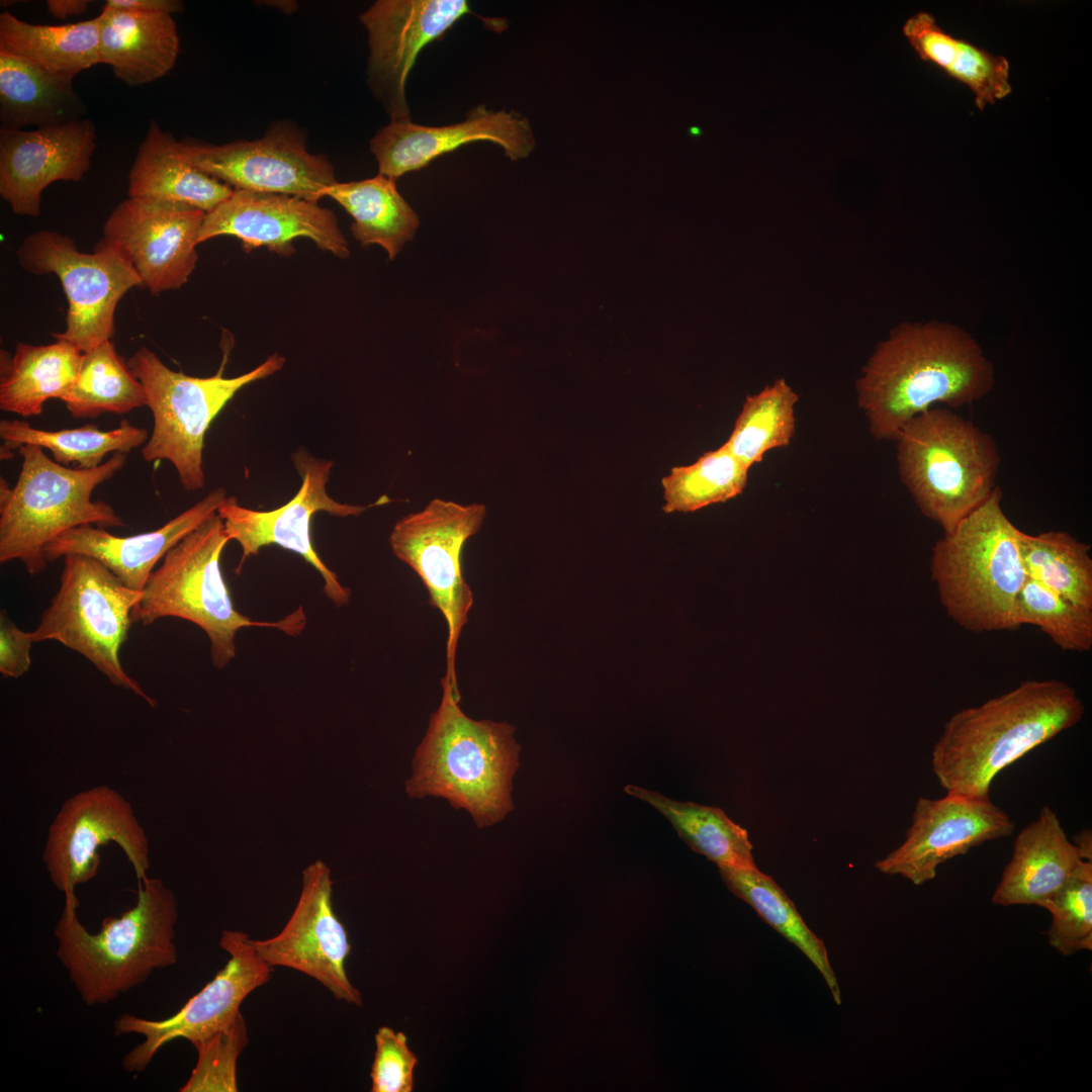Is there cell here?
<instances>
[{
    "label": "cell",
    "instance_id": "obj_1",
    "mask_svg": "<svg viewBox=\"0 0 1092 1092\" xmlns=\"http://www.w3.org/2000/svg\"><path fill=\"white\" fill-rule=\"evenodd\" d=\"M994 382L992 363L967 331L930 321L895 328L870 357L856 389L872 435L896 440L917 415L938 403L971 404Z\"/></svg>",
    "mask_w": 1092,
    "mask_h": 1092
},
{
    "label": "cell",
    "instance_id": "obj_2",
    "mask_svg": "<svg viewBox=\"0 0 1092 1092\" xmlns=\"http://www.w3.org/2000/svg\"><path fill=\"white\" fill-rule=\"evenodd\" d=\"M1085 706L1070 685L1028 679L944 724L931 765L947 793L990 798L996 776L1029 751L1079 723Z\"/></svg>",
    "mask_w": 1092,
    "mask_h": 1092
},
{
    "label": "cell",
    "instance_id": "obj_3",
    "mask_svg": "<svg viewBox=\"0 0 1092 1092\" xmlns=\"http://www.w3.org/2000/svg\"><path fill=\"white\" fill-rule=\"evenodd\" d=\"M64 896L54 930L57 957L88 1006L111 1002L154 971L176 964L177 900L162 880H140L134 906L117 917H105L96 933L81 923L76 894Z\"/></svg>",
    "mask_w": 1092,
    "mask_h": 1092
},
{
    "label": "cell",
    "instance_id": "obj_4",
    "mask_svg": "<svg viewBox=\"0 0 1092 1092\" xmlns=\"http://www.w3.org/2000/svg\"><path fill=\"white\" fill-rule=\"evenodd\" d=\"M442 700L431 715L427 733L406 782L411 797L437 796L466 809L481 828L513 809L512 780L519 766L515 727L507 722L473 720L443 677Z\"/></svg>",
    "mask_w": 1092,
    "mask_h": 1092
},
{
    "label": "cell",
    "instance_id": "obj_5",
    "mask_svg": "<svg viewBox=\"0 0 1092 1092\" xmlns=\"http://www.w3.org/2000/svg\"><path fill=\"white\" fill-rule=\"evenodd\" d=\"M992 495L932 547L930 571L947 616L974 633L1018 629L1017 598L1026 574L1017 532Z\"/></svg>",
    "mask_w": 1092,
    "mask_h": 1092
},
{
    "label": "cell",
    "instance_id": "obj_6",
    "mask_svg": "<svg viewBox=\"0 0 1092 1092\" xmlns=\"http://www.w3.org/2000/svg\"><path fill=\"white\" fill-rule=\"evenodd\" d=\"M17 452L22 463L14 486L1 477V563L19 560L30 575H36L48 565L47 545L68 530L126 526L110 505L91 497L123 467L125 454L114 453L95 468L81 469L56 462L39 446L23 445Z\"/></svg>",
    "mask_w": 1092,
    "mask_h": 1092
},
{
    "label": "cell",
    "instance_id": "obj_7",
    "mask_svg": "<svg viewBox=\"0 0 1092 1092\" xmlns=\"http://www.w3.org/2000/svg\"><path fill=\"white\" fill-rule=\"evenodd\" d=\"M901 479L943 534L994 492L1000 454L993 438L949 408L931 407L897 435Z\"/></svg>",
    "mask_w": 1092,
    "mask_h": 1092
},
{
    "label": "cell",
    "instance_id": "obj_8",
    "mask_svg": "<svg viewBox=\"0 0 1092 1092\" xmlns=\"http://www.w3.org/2000/svg\"><path fill=\"white\" fill-rule=\"evenodd\" d=\"M229 541L222 520L217 513L211 515L164 556L131 612L132 623L150 625L175 617L197 625L210 641L211 660L218 669L235 657L240 629L274 627L296 635L305 626L302 608L277 622L254 621L235 609L219 565Z\"/></svg>",
    "mask_w": 1092,
    "mask_h": 1092
},
{
    "label": "cell",
    "instance_id": "obj_9",
    "mask_svg": "<svg viewBox=\"0 0 1092 1092\" xmlns=\"http://www.w3.org/2000/svg\"><path fill=\"white\" fill-rule=\"evenodd\" d=\"M144 387L154 428L142 449L147 462L167 460L176 469L187 491L203 488L205 434L225 404L244 386L281 370L285 358L270 355L253 370L226 378L219 371L210 377H194L167 367L143 346L126 362Z\"/></svg>",
    "mask_w": 1092,
    "mask_h": 1092
},
{
    "label": "cell",
    "instance_id": "obj_10",
    "mask_svg": "<svg viewBox=\"0 0 1092 1092\" xmlns=\"http://www.w3.org/2000/svg\"><path fill=\"white\" fill-rule=\"evenodd\" d=\"M141 598L142 592L126 586L98 560L66 555L60 587L32 631L33 641L62 643L87 658L111 684L155 707L157 701L127 674L119 658Z\"/></svg>",
    "mask_w": 1092,
    "mask_h": 1092
},
{
    "label": "cell",
    "instance_id": "obj_11",
    "mask_svg": "<svg viewBox=\"0 0 1092 1092\" xmlns=\"http://www.w3.org/2000/svg\"><path fill=\"white\" fill-rule=\"evenodd\" d=\"M485 514L481 504L435 498L422 511L398 520L389 536L395 557L418 574L429 593L430 605L445 619L448 638L444 677L456 695H460L456 649L473 605L472 590L463 577L461 554L465 542L479 531Z\"/></svg>",
    "mask_w": 1092,
    "mask_h": 1092
},
{
    "label": "cell",
    "instance_id": "obj_12",
    "mask_svg": "<svg viewBox=\"0 0 1092 1092\" xmlns=\"http://www.w3.org/2000/svg\"><path fill=\"white\" fill-rule=\"evenodd\" d=\"M16 256L24 270L60 279L68 312L65 330L54 337L83 353L111 340L119 300L129 289L143 286L130 264L115 251L96 244L93 253H83L71 237L54 231L28 235Z\"/></svg>",
    "mask_w": 1092,
    "mask_h": 1092
},
{
    "label": "cell",
    "instance_id": "obj_13",
    "mask_svg": "<svg viewBox=\"0 0 1092 1092\" xmlns=\"http://www.w3.org/2000/svg\"><path fill=\"white\" fill-rule=\"evenodd\" d=\"M117 844L138 880L150 868V844L130 803L108 786H96L67 799L48 832L42 859L52 883L66 894L95 878L99 848Z\"/></svg>",
    "mask_w": 1092,
    "mask_h": 1092
},
{
    "label": "cell",
    "instance_id": "obj_14",
    "mask_svg": "<svg viewBox=\"0 0 1092 1092\" xmlns=\"http://www.w3.org/2000/svg\"><path fill=\"white\" fill-rule=\"evenodd\" d=\"M301 477L297 493L284 506L272 511H257L241 506L235 496H228L217 510L231 540L239 543L242 557L237 568L268 545H278L299 554L313 566L324 579V593L337 607L349 603L351 592L342 585L337 574L321 559L312 546L311 520L315 513L326 512L346 518L359 516L368 508L388 502L386 496L369 506L342 504L332 498L326 489L334 462L312 456L298 449L292 456Z\"/></svg>",
    "mask_w": 1092,
    "mask_h": 1092
},
{
    "label": "cell",
    "instance_id": "obj_15",
    "mask_svg": "<svg viewBox=\"0 0 1092 1092\" xmlns=\"http://www.w3.org/2000/svg\"><path fill=\"white\" fill-rule=\"evenodd\" d=\"M219 946L229 953L225 966L175 1014L153 1020L126 1013L116 1019V1035L144 1036L122 1058L126 1072H144L158 1051L174 1039L193 1043L229 1026L241 1014L245 998L270 979L273 968L258 956L247 933L223 930Z\"/></svg>",
    "mask_w": 1092,
    "mask_h": 1092
},
{
    "label": "cell",
    "instance_id": "obj_16",
    "mask_svg": "<svg viewBox=\"0 0 1092 1092\" xmlns=\"http://www.w3.org/2000/svg\"><path fill=\"white\" fill-rule=\"evenodd\" d=\"M184 158L235 190L295 196L318 202L337 182L331 161L307 151L304 133L278 123L255 141L214 146L179 142Z\"/></svg>",
    "mask_w": 1092,
    "mask_h": 1092
},
{
    "label": "cell",
    "instance_id": "obj_17",
    "mask_svg": "<svg viewBox=\"0 0 1092 1092\" xmlns=\"http://www.w3.org/2000/svg\"><path fill=\"white\" fill-rule=\"evenodd\" d=\"M204 215L183 204L128 197L109 214L97 244L127 261L152 294L178 289L196 267Z\"/></svg>",
    "mask_w": 1092,
    "mask_h": 1092
},
{
    "label": "cell",
    "instance_id": "obj_18",
    "mask_svg": "<svg viewBox=\"0 0 1092 1092\" xmlns=\"http://www.w3.org/2000/svg\"><path fill=\"white\" fill-rule=\"evenodd\" d=\"M330 868L315 860L302 871L297 904L273 937L251 943L270 967H285L313 978L337 1000L356 1006L362 996L350 982L346 960L351 951L348 933L333 907Z\"/></svg>",
    "mask_w": 1092,
    "mask_h": 1092
},
{
    "label": "cell",
    "instance_id": "obj_19",
    "mask_svg": "<svg viewBox=\"0 0 1092 1092\" xmlns=\"http://www.w3.org/2000/svg\"><path fill=\"white\" fill-rule=\"evenodd\" d=\"M470 12L465 0H378L360 15L369 84L390 120H412L405 85L418 56Z\"/></svg>",
    "mask_w": 1092,
    "mask_h": 1092
},
{
    "label": "cell",
    "instance_id": "obj_20",
    "mask_svg": "<svg viewBox=\"0 0 1092 1092\" xmlns=\"http://www.w3.org/2000/svg\"><path fill=\"white\" fill-rule=\"evenodd\" d=\"M1011 818L991 799L947 793L940 799L919 797L905 840L876 869L901 876L916 886L936 877L938 867L986 841L1009 836Z\"/></svg>",
    "mask_w": 1092,
    "mask_h": 1092
},
{
    "label": "cell",
    "instance_id": "obj_21",
    "mask_svg": "<svg viewBox=\"0 0 1092 1092\" xmlns=\"http://www.w3.org/2000/svg\"><path fill=\"white\" fill-rule=\"evenodd\" d=\"M218 236H234L249 253L266 247L281 256L294 253L293 240L308 238L318 249L340 258L350 254L335 213L318 202L276 193L235 190L205 213L198 245Z\"/></svg>",
    "mask_w": 1092,
    "mask_h": 1092
},
{
    "label": "cell",
    "instance_id": "obj_22",
    "mask_svg": "<svg viewBox=\"0 0 1092 1092\" xmlns=\"http://www.w3.org/2000/svg\"><path fill=\"white\" fill-rule=\"evenodd\" d=\"M96 130L88 118L33 130H0V195L17 215L38 216L42 191L80 181L91 165Z\"/></svg>",
    "mask_w": 1092,
    "mask_h": 1092
},
{
    "label": "cell",
    "instance_id": "obj_23",
    "mask_svg": "<svg viewBox=\"0 0 1092 1092\" xmlns=\"http://www.w3.org/2000/svg\"><path fill=\"white\" fill-rule=\"evenodd\" d=\"M476 142L500 147L513 161L526 158L535 146L526 117L516 111H493L480 104L470 109L464 120L443 126L390 120L371 139L370 151L379 173L395 181L427 167L442 155Z\"/></svg>",
    "mask_w": 1092,
    "mask_h": 1092
},
{
    "label": "cell",
    "instance_id": "obj_24",
    "mask_svg": "<svg viewBox=\"0 0 1092 1092\" xmlns=\"http://www.w3.org/2000/svg\"><path fill=\"white\" fill-rule=\"evenodd\" d=\"M226 490L217 487L162 527L133 536H114L105 528L84 525L61 534L44 548L48 562L69 554L90 556L126 586L142 592L157 563L223 504Z\"/></svg>",
    "mask_w": 1092,
    "mask_h": 1092
},
{
    "label": "cell",
    "instance_id": "obj_25",
    "mask_svg": "<svg viewBox=\"0 0 1092 1092\" xmlns=\"http://www.w3.org/2000/svg\"><path fill=\"white\" fill-rule=\"evenodd\" d=\"M1083 860L1048 806L1016 836L1013 853L992 896L1000 906H1041Z\"/></svg>",
    "mask_w": 1092,
    "mask_h": 1092
},
{
    "label": "cell",
    "instance_id": "obj_26",
    "mask_svg": "<svg viewBox=\"0 0 1092 1092\" xmlns=\"http://www.w3.org/2000/svg\"><path fill=\"white\" fill-rule=\"evenodd\" d=\"M100 63L128 86L155 82L174 68L179 35L173 16L111 8L98 15Z\"/></svg>",
    "mask_w": 1092,
    "mask_h": 1092
},
{
    "label": "cell",
    "instance_id": "obj_27",
    "mask_svg": "<svg viewBox=\"0 0 1092 1092\" xmlns=\"http://www.w3.org/2000/svg\"><path fill=\"white\" fill-rule=\"evenodd\" d=\"M233 192V187L189 163L179 142L150 120L128 174V197L183 204L208 213Z\"/></svg>",
    "mask_w": 1092,
    "mask_h": 1092
},
{
    "label": "cell",
    "instance_id": "obj_28",
    "mask_svg": "<svg viewBox=\"0 0 1092 1092\" xmlns=\"http://www.w3.org/2000/svg\"><path fill=\"white\" fill-rule=\"evenodd\" d=\"M83 352L65 340L49 345L17 344L0 354V408L23 418L38 416L50 398L61 400L73 386Z\"/></svg>",
    "mask_w": 1092,
    "mask_h": 1092
},
{
    "label": "cell",
    "instance_id": "obj_29",
    "mask_svg": "<svg viewBox=\"0 0 1092 1092\" xmlns=\"http://www.w3.org/2000/svg\"><path fill=\"white\" fill-rule=\"evenodd\" d=\"M903 32L923 61L972 90L980 110L1011 93L1009 63L1003 56L947 33L931 14L916 13L905 22Z\"/></svg>",
    "mask_w": 1092,
    "mask_h": 1092
},
{
    "label": "cell",
    "instance_id": "obj_30",
    "mask_svg": "<svg viewBox=\"0 0 1092 1092\" xmlns=\"http://www.w3.org/2000/svg\"><path fill=\"white\" fill-rule=\"evenodd\" d=\"M85 111L73 81L0 53V130L64 124L82 119Z\"/></svg>",
    "mask_w": 1092,
    "mask_h": 1092
},
{
    "label": "cell",
    "instance_id": "obj_31",
    "mask_svg": "<svg viewBox=\"0 0 1092 1092\" xmlns=\"http://www.w3.org/2000/svg\"><path fill=\"white\" fill-rule=\"evenodd\" d=\"M0 53L23 59L57 78L73 81L80 72L100 64L98 16L74 23L42 25L2 12Z\"/></svg>",
    "mask_w": 1092,
    "mask_h": 1092
},
{
    "label": "cell",
    "instance_id": "obj_32",
    "mask_svg": "<svg viewBox=\"0 0 1092 1092\" xmlns=\"http://www.w3.org/2000/svg\"><path fill=\"white\" fill-rule=\"evenodd\" d=\"M353 218L352 236L362 245H379L394 259L420 224L419 217L399 194L395 181L375 177L336 182L325 191Z\"/></svg>",
    "mask_w": 1092,
    "mask_h": 1092
},
{
    "label": "cell",
    "instance_id": "obj_33",
    "mask_svg": "<svg viewBox=\"0 0 1092 1092\" xmlns=\"http://www.w3.org/2000/svg\"><path fill=\"white\" fill-rule=\"evenodd\" d=\"M624 791L658 810L695 852L706 856L719 869H757L747 830L733 822L723 810L675 801L633 785H627Z\"/></svg>",
    "mask_w": 1092,
    "mask_h": 1092
},
{
    "label": "cell",
    "instance_id": "obj_34",
    "mask_svg": "<svg viewBox=\"0 0 1092 1092\" xmlns=\"http://www.w3.org/2000/svg\"><path fill=\"white\" fill-rule=\"evenodd\" d=\"M0 438L3 441L1 456H11L23 445H35L51 451L54 460L62 465L74 464L77 468L91 469L101 465L109 453L126 454L144 445L149 439L146 429L123 420L110 431H101L96 425L75 429L47 431L31 427L21 420H2Z\"/></svg>",
    "mask_w": 1092,
    "mask_h": 1092
},
{
    "label": "cell",
    "instance_id": "obj_35",
    "mask_svg": "<svg viewBox=\"0 0 1092 1092\" xmlns=\"http://www.w3.org/2000/svg\"><path fill=\"white\" fill-rule=\"evenodd\" d=\"M727 888L750 905L757 914L788 941L796 945L814 965L827 984L834 1001L841 1003L838 981L827 948L805 923L795 904L774 879L758 869H719Z\"/></svg>",
    "mask_w": 1092,
    "mask_h": 1092
},
{
    "label": "cell",
    "instance_id": "obj_36",
    "mask_svg": "<svg viewBox=\"0 0 1092 1092\" xmlns=\"http://www.w3.org/2000/svg\"><path fill=\"white\" fill-rule=\"evenodd\" d=\"M62 401L75 418L122 415L147 405L143 385L111 340L83 354L78 376Z\"/></svg>",
    "mask_w": 1092,
    "mask_h": 1092
},
{
    "label": "cell",
    "instance_id": "obj_37",
    "mask_svg": "<svg viewBox=\"0 0 1092 1092\" xmlns=\"http://www.w3.org/2000/svg\"><path fill=\"white\" fill-rule=\"evenodd\" d=\"M1026 577L1071 602L1092 609L1090 546L1064 531L1035 535L1018 529Z\"/></svg>",
    "mask_w": 1092,
    "mask_h": 1092
},
{
    "label": "cell",
    "instance_id": "obj_38",
    "mask_svg": "<svg viewBox=\"0 0 1092 1092\" xmlns=\"http://www.w3.org/2000/svg\"><path fill=\"white\" fill-rule=\"evenodd\" d=\"M797 400V393L784 379L747 396L724 444L749 469L768 450L789 444L795 432Z\"/></svg>",
    "mask_w": 1092,
    "mask_h": 1092
},
{
    "label": "cell",
    "instance_id": "obj_39",
    "mask_svg": "<svg viewBox=\"0 0 1092 1092\" xmlns=\"http://www.w3.org/2000/svg\"><path fill=\"white\" fill-rule=\"evenodd\" d=\"M746 468L723 444L696 462L672 467L661 480L669 514L689 513L712 504L723 503L742 492L747 481Z\"/></svg>",
    "mask_w": 1092,
    "mask_h": 1092
},
{
    "label": "cell",
    "instance_id": "obj_40",
    "mask_svg": "<svg viewBox=\"0 0 1092 1092\" xmlns=\"http://www.w3.org/2000/svg\"><path fill=\"white\" fill-rule=\"evenodd\" d=\"M1015 623L1017 628L1037 627L1065 651L1087 652L1092 648V609L1028 578L1017 598Z\"/></svg>",
    "mask_w": 1092,
    "mask_h": 1092
},
{
    "label": "cell",
    "instance_id": "obj_41",
    "mask_svg": "<svg viewBox=\"0 0 1092 1092\" xmlns=\"http://www.w3.org/2000/svg\"><path fill=\"white\" fill-rule=\"evenodd\" d=\"M1052 915L1049 942L1063 956L1092 949V861L1081 860L1040 906Z\"/></svg>",
    "mask_w": 1092,
    "mask_h": 1092
},
{
    "label": "cell",
    "instance_id": "obj_42",
    "mask_svg": "<svg viewBox=\"0 0 1092 1092\" xmlns=\"http://www.w3.org/2000/svg\"><path fill=\"white\" fill-rule=\"evenodd\" d=\"M247 1043V1025L242 1014L229 1026L193 1042L197 1063L180 1091H238L237 1062Z\"/></svg>",
    "mask_w": 1092,
    "mask_h": 1092
},
{
    "label": "cell",
    "instance_id": "obj_43",
    "mask_svg": "<svg viewBox=\"0 0 1092 1092\" xmlns=\"http://www.w3.org/2000/svg\"><path fill=\"white\" fill-rule=\"evenodd\" d=\"M376 1051L371 1067L372 1092H412L418 1063L403 1032L387 1026L375 1034Z\"/></svg>",
    "mask_w": 1092,
    "mask_h": 1092
},
{
    "label": "cell",
    "instance_id": "obj_44",
    "mask_svg": "<svg viewBox=\"0 0 1092 1092\" xmlns=\"http://www.w3.org/2000/svg\"><path fill=\"white\" fill-rule=\"evenodd\" d=\"M32 632L19 629L6 616L0 615V672L5 677H19L30 667Z\"/></svg>",
    "mask_w": 1092,
    "mask_h": 1092
},
{
    "label": "cell",
    "instance_id": "obj_45",
    "mask_svg": "<svg viewBox=\"0 0 1092 1092\" xmlns=\"http://www.w3.org/2000/svg\"><path fill=\"white\" fill-rule=\"evenodd\" d=\"M104 5L147 13H166L173 15L183 10V2L178 0H107Z\"/></svg>",
    "mask_w": 1092,
    "mask_h": 1092
},
{
    "label": "cell",
    "instance_id": "obj_46",
    "mask_svg": "<svg viewBox=\"0 0 1092 1092\" xmlns=\"http://www.w3.org/2000/svg\"><path fill=\"white\" fill-rule=\"evenodd\" d=\"M92 3L90 0H48L49 12L61 19L84 13Z\"/></svg>",
    "mask_w": 1092,
    "mask_h": 1092
},
{
    "label": "cell",
    "instance_id": "obj_47",
    "mask_svg": "<svg viewBox=\"0 0 1092 1092\" xmlns=\"http://www.w3.org/2000/svg\"><path fill=\"white\" fill-rule=\"evenodd\" d=\"M1073 843L1077 846L1083 860L1092 861L1091 829H1083L1075 836Z\"/></svg>",
    "mask_w": 1092,
    "mask_h": 1092
}]
</instances>
